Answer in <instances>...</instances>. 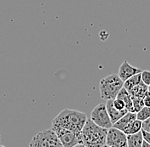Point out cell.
<instances>
[{
	"label": "cell",
	"mask_w": 150,
	"mask_h": 147,
	"mask_svg": "<svg viewBox=\"0 0 150 147\" xmlns=\"http://www.w3.org/2000/svg\"><path fill=\"white\" fill-rule=\"evenodd\" d=\"M149 92L150 93V85H149Z\"/></svg>",
	"instance_id": "obj_25"
},
{
	"label": "cell",
	"mask_w": 150,
	"mask_h": 147,
	"mask_svg": "<svg viewBox=\"0 0 150 147\" xmlns=\"http://www.w3.org/2000/svg\"><path fill=\"white\" fill-rule=\"evenodd\" d=\"M142 72V70H141L139 68H137L131 64H129L128 61L125 60L122 62L120 65V68H119V72H118V75L120 76V77L122 80L125 82L127 79H129L132 76L136 75V74L141 73Z\"/></svg>",
	"instance_id": "obj_8"
},
{
	"label": "cell",
	"mask_w": 150,
	"mask_h": 147,
	"mask_svg": "<svg viewBox=\"0 0 150 147\" xmlns=\"http://www.w3.org/2000/svg\"><path fill=\"white\" fill-rule=\"evenodd\" d=\"M91 119L97 125L105 129H111L113 125L108 114L106 104L104 103H100L94 107L91 113Z\"/></svg>",
	"instance_id": "obj_5"
},
{
	"label": "cell",
	"mask_w": 150,
	"mask_h": 147,
	"mask_svg": "<svg viewBox=\"0 0 150 147\" xmlns=\"http://www.w3.org/2000/svg\"><path fill=\"white\" fill-rule=\"evenodd\" d=\"M108 131V129L97 125L91 119H87L80 133L79 146L86 147L106 146Z\"/></svg>",
	"instance_id": "obj_2"
},
{
	"label": "cell",
	"mask_w": 150,
	"mask_h": 147,
	"mask_svg": "<svg viewBox=\"0 0 150 147\" xmlns=\"http://www.w3.org/2000/svg\"><path fill=\"white\" fill-rule=\"evenodd\" d=\"M141 76H142V82L147 84L148 86L150 85V72L149 71H142L141 72Z\"/></svg>",
	"instance_id": "obj_19"
},
{
	"label": "cell",
	"mask_w": 150,
	"mask_h": 147,
	"mask_svg": "<svg viewBox=\"0 0 150 147\" xmlns=\"http://www.w3.org/2000/svg\"><path fill=\"white\" fill-rule=\"evenodd\" d=\"M137 119V113L136 112H132V111H128L125 116H123L120 120H118L113 125L112 127L116 128L118 129H120L122 131H125V129H127L131 123Z\"/></svg>",
	"instance_id": "obj_9"
},
{
	"label": "cell",
	"mask_w": 150,
	"mask_h": 147,
	"mask_svg": "<svg viewBox=\"0 0 150 147\" xmlns=\"http://www.w3.org/2000/svg\"><path fill=\"white\" fill-rule=\"evenodd\" d=\"M142 136H143V139L148 141L150 144V133L148 131H145L143 129H142Z\"/></svg>",
	"instance_id": "obj_21"
},
{
	"label": "cell",
	"mask_w": 150,
	"mask_h": 147,
	"mask_svg": "<svg viewBox=\"0 0 150 147\" xmlns=\"http://www.w3.org/2000/svg\"><path fill=\"white\" fill-rule=\"evenodd\" d=\"M113 105L114 106L118 109V110H125L126 109V106H125V101L121 100V99H119V98H116L113 100ZM127 110V109H126Z\"/></svg>",
	"instance_id": "obj_18"
},
{
	"label": "cell",
	"mask_w": 150,
	"mask_h": 147,
	"mask_svg": "<svg viewBox=\"0 0 150 147\" xmlns=\"http://www.w3.org/2000/svg\"><path fill=\"white\" fill-rule=\"evenodd\" d=\"M56 133L60 139L62 146L73 147L79 146L80 144V134H77L69 129L62 128H55L52 129Z\"/></svg>",
	"instance_id": "obj_7"
},
{
	"label": "cell",
	"mask_w": 150,
	"mask_h": 147,
	"mask_svg": "<svg viewBox=\"0 0 150 147\" xmlns=\"http://www.w3.org/2000/svg\"><path fill=\"white\" fill-rule=\"evenodd\" d=\"M87 116L84 112L71 109H64L52 121L51 129L62 128L80 134L87 121Z\"/></svg>",
	"instance_id": "obj_1"
},
{
	"label": "cell",
	"mask_w": 150,
	"mask_h": 147,
	"mask_svg": "<svg viewBox=\"0 0 150 147\" xmlns=\"http://www.w3.org/2000/svg\"><path fill=\"white\" fill-rule=\"evenodd\" d=\"M29 146L31 147H59L62 146V144L52 129L40 131L32 139Z\"/></svg>",
	"instance_id": "obj_4"
},
{
	"label": "cell",
	"mask_w": 150,
	"mask_h": 147,
	"mask_svg": "<svg viewBox=\"0 0 150 147\" xmlns=\"http://www.w3.org/2000/svg\"><path fill=\"white\" fill-rule=\"evenodd\" d=\"M142 129L150 133V117L142 121Z\"/></svg>",
	"instance_id": "obj_20"
},
{
	"label": "cell",
	"mask_w": 150,
	"mask_h": 147,
	"mask_svg": "<svg viewBox=\"0 0 150 147\" xmlns=\"http://www.w3.org/2000/svg\"><path fill=\"white\" fill-rule=\"evenodd\" d=\"M142 147H150V144L148 141H146V140L143 139V142H142Z\"/></svg>",
	"instance_id": "obj_23"
},
{
	"label": "cell",
	"mask_w": 150,
	"mask_h": 147,
	"mask_svg": "<svg viewBox=\"0 0 150 147\" xmlns=\"http://www.w3.org/2000/svg\"><path fill=\"white\" fill-rule=\"evenodd\" d=\"M117 98L121 99V100H123V101H125L126 109H127L128 111H132V112H134L132 96H131V94H130V92H129L125 87H123L121 89H120V91L118 94Z\"/></svg>",
	"instance_id": "obj_11"
},
{
	"label": "cell",
	"mask_w": 150,
	"mask_h": 147,
	"mask_svg": "<svg viewBox=\"0 0 150 147\" xmlns=\"http://www.w3.org/2000/svg\"><path fill=\"white\" fill-rule=\"evenodd\" d=\"M132 97H138V98H144L145 95L149 92V86L147 84L142 82L138 85L135 86L131 90L129 91Z\"/></svg>",
	"instance_id": "obj_13"
},
{
	"label": "cell",
	"mask_w": 150,
	"mask_h": 147,
	"mask_svg": "<svg viewBox=\"0 0 150 147\" xmlns=\"http://www.w3.org/2000/svg\"><path fill=\"white\" fill-rule=\"evenodd\" d=\"M137 119L141 121L148 119L150 117V107L149 106H144L142 109H141L137 113Z\"/></svg>",
	"instance_id": "obj_16"
},
{
	"label": "cell",
	"mask_w": 150,
	"mask_h": 147,
	"mask_svg": "<svg viewBox=\"0 0 150 147\" xmlns=\"http://www.w3.org/2000/svg\"><path fill=\"white\" fill-rule=\"evenodd\" d=\"M142 80L141 73L136 74V75L132 76V77H130L129 79H127L126 81L124 82V87H125L128 91H130V90H131L135 86L138 85V84L142 83Z\"/></svg>",
	"instance_id": "obj_14"
},
{
	"label": "cell",
	"mask_w": 150,
	"mask_h": 147,
	"mask_svg": "<svg viewBox=\"0 0 150 147\" xmlns=\"http://www.w3.org/2000/svg\"><path fill=\"white\" fill-rule=\"evenodd\" d=\"M106 146L108 147H126L127 143V134L120 129L112 127L108 129L107 134Z\"/></svg>",
	"instance_id": "obj_6"
},
{
	"label": "cell",
	"mask_w": 150,
	"mask_h": 147,
	"mask_svg": "<svg viewBox=\"0 0 150 147\" xmlns=\"http://www.w3.org/2000/svg\"><path fill=\"white\" fill-rule=\"evenodd\" d=\"M144 101V105L145 106H149L150 107V93L148 92V94L145 95V97L143 98Z\"/></svg>",
	"instance_id": "obj_22"
},
{
	"label": "cell",
	"mask_w": 150,
	"mask_h": 147,
	"mask_svg": "<svg viewBox=\"0 0 150 147\" xmlns=\"http://www.w3.org/2000/svg\"><path fill=\"white\" fill-rule=\"evenodd\" d=\"M143 142V136H142V130L127 135V143L128 147H142Z\"/></svg>",
	"instance_id": "obj_12"
},
{
	"label": "cell",
	"mask_w": 150,
	"mask_h": 147,
	"mask_svg": "<svg viewBox=\"0 0 150 147\" xmlns=\"http://www.w3.org/2000/svg\"><path fill=\"white\" fill-rule=\"evenodd\" d=\"M0 146H4L1 144V134H0Z\"/></svg>",
	"instance_id": "obj_24"
},
{
	"label": "cell",
	"mask_w": 150,
	"mask_h": 147,
	"mask_svg": "<svg viewBox=\"0 0 150 147\" xmlns=\"http://www.w3.org/2000/svg\"><path fill=\"white\" fill-rule=\"evenodd\" d=\"M124 87V81L118 74H111L105 77L99 83L100 95L103 100H114Z\"/></svg>",
	"instance_id": "obj_3"
},
{
	"label": "cell",
	"mask_w": 150,
	"mask_h": 147,
	"mask_svg": "<svg viewBox=\"0 0 150 147\" xmlns=\"http://www.w3.org/2000/svg\"><path fill=\"white\" fill-rule=\"evenodd\" d=\"M132 101H133V107H134V112L137 113L141 109H142L145 105H144V101L142 98H138V97H132Z\"/></svg>",
	"instance_id": "obj_17"
},
{
	"label": "cell",
	"mask_w": 150,
	"mask_h": 147,
	"mask_svg": "<svg viewBox=\"0 0 150 147\" xmlns=\"http://www.w3.org/2000/svg\"><path fill=\"white\" fill-rule=\"evenodd\" d=\"M142 129V121L139 119H136L127 129H125L124 132L128 135V134H132L135 133H137Z\"/></svg>",
	"instance_id": "obj_15"
},
{
	"label": "cell",
	"mask_w": 150,
	"mask_h": 147,
	"mask_svg": "<svg viewBox=\"0 0 150 147\" xmlns=\"http://www.w3.org/2000/svg\"><path fill=\"white\" fill-rule=\"evenodd\" d=\"M106 106H107V109H108V114L110 116L112 124H114L118 120L120 119L123 116H125L128 112V110L126 109L122 110H118L113 105V100H108L106 102Z\"/></svg>",
	"instance_id": "obj_10"
}]
</instances>
